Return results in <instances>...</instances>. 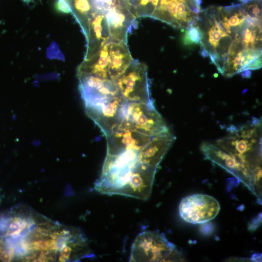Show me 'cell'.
Returning <instances> with one entry per match:
<instances>
[{"label":"cell","instance_id":"cell-3","mask_svg":"<svg viewBox=\"0 0 262 262\" xmlns=\"http://www.w3.org/2000/svg\"><path fill=\"white\" fill-rule=\"evenodd\" d=\"M182 253L163 233L152 231L140 233L133 243L130 262H181Z\"/></svg>","mask_w":262,"mask_h":262},{"label":"cell","instance_id":"cell-27","mask_svg":"<svg viewBox=\"0 0 262 262\" xmlns=\"http://www.w3.org/2000/svg\"><path fill=\"white\" fill-rule=\"evenodd\" d=\"M126 0V1H127V0Z\"/></svg>","mask_w":262,"mask_h":262},{"label":"cell","instance_id":"cell-26","mask_svg":"<svg viewBox=\"0 0 262 262\" xmlns=\"http://www.w3.org/2000/svg\"><path fill=\"white\" fill-rule=\"evenodd\" d=\"M1 248H2L1 241H0V255L1 251Z\"/></svg>","mask_w":262,"mask_h":262},{"label":"cell","instance_id":"cell-10","mask_svg":"<svg viewBox=\"0 0 262 262\" xmlns=\"http://www.w3.org/2000/svg\"><path fill=\"white\" fill-rule=\"evenodd\" d=\"M262 67V49H250L233 42L226 58L221 72L223 76L231 77L248 70Z\"/></svg>","mask_w":262,"mask_h":262},{"label":"cell","instance_id":"cell-8","mask_svg":"<svg viewBox=\"0 0 262 262\" xmlns=\"http://www.w3.org/2000/svg\"><path fill=\"white\" fill-rule=\"evenodd\" d=\"M220 206L213 197L203 194H194L183 198L179 205V213L186 222L202 224L214 218Z\"/></svg>","mask_w":262,"mask_h":262},{"label":"cell","instance_id":"cell-9","mask_svg":"<svg viewBox=\"0 0 262 262\" xmlns=\"http://www.w3.org/2000/svg\"><path fill=\"white\" fill-rule=\"evenodd\" d=\"M77 76L79 91L85 107L120 95L114 80L90 74H79Z\"/></svg>","mask_w":262,"mask_h":262},{"label":"cell","instance_id":"cell-16","mask_svg":"<svg viewBox=\"0 0 262 262\" xmlns=\"http://www.w3.org/2000/svg\"><path fill=\"white\" fill-rule=\"evenodd\" d=\"M216 7L220 22L226 32L233 40L245 21L242 4Z\"/></svg>","mask_w":262,"mask_h":262},{"label":"cell","instance_id":"cell-5","mask_svg":"<svg viewBox=\"0 0 262 262\" xmlns=\"http://www.w3.org/2000/svg\"><path fill=\"white\" fill-rule=\"evenodd\" d=\"M119 94L130 102L151 103L150 81L145 64L137 60L132 61L115 81Z\"/></svg>","mask_w":262,"mask_h":262},{"label":"cell","instance_id":"cell-12","mask_svg":"<svg viewBox=\"0 0 262 262\" xmlns=\"http://www.w3.org/2000/svg\"><path fill=\"white\" fill-rule=\"evenodd\" d=\"M109 27L111 41L127 44V37L136 17L126 4L115 7L104 14Z\"/></svg>","mask_w":262,"mask_h":262},{"label":"cell","instance_id":"cell-7","mask_svg":"<svg viewBox=\"0 0 262 262\" xmlns=\"http://www.w3.org/2000/svg\"><path fill=\"white\" fill-rule=\"evenodd\" d=\"M201 10L187 0H159L150 17L175 28L185 30L196 23Z\"/></svg>","mask_w":262,"mask_h":262},{"label":"cell","instance_id":"cell-6","mask_svg":"<svg viewBox=\"0 0 262 262\" xmlns=\"http://www.w3.org/2000/svg\"><path fill=\"white\" fill-rule=\"evenodd\" d=\"M128 101L120 95L85 107L87 116L100 129L105 136L117 130L123 121Z\"/></svg>","mask_w":262,"mask_h":262},{"label":"cell","instance_id":"cell-11","mask_svg":"<svg viewBox=\"0 0 262 262\" xmlns=\"http://www.w3.org/2000/svg\"><path fill=\"white\" fill-rule=\"evenodd\" d=\"M105 137L107 141L106 155H114L128 149L140 150L153 137L120 127Z\"/></svg>","mask_w":262,"mask_h":262},{"label":"cell","instance_id":"cell-17","mask_svg":"<svg viewBox=\"0 0 262 262\" xmlns=\"http://www.w3.org/2000/svg\"><path fill=\"white\" fill-rule=\"evenodd\" d=\"M233 42L246 49H262V24L251 23L245 19L243 26L235 35Z\"/></svg>","mask_w":262,"mask_h":262},{"label":"cell","instance_id":"cell-25","mask_svg":"<svg viewBox=\"0 0 262 262\" xmlns=\"http://www.w3.org/2000/svg\"><path fill=\"white\" fill-rule=\"evenodd\" d=\"M239 0L243 2V3H246L252 0Z\"/></svg>","mask_w":262,"mask_h":262},{"label":"cell","instance_id":"cell-1","mask_svg":"<svg viewBox=\"0 0 262 262\" xmlns=\"http://www.w3.org/2000/svg\"><path fill=\"white\" fill-rule=\"evenodd\" d=\"M262 122H252L232 131L215 143L237 161L262 166Z\"/></svg>","mask_w":262,"mask_h":262},{"label":"cell","instance_id":"cell-15","mask_svg":"<svg viewBox=\"0 0 262 262\" xmlns=\"http://www.w3.org/2000/svg\"><path fill=\"white\" fill-rule=\"evenodd\" d=\"M109 44L105 45L95 54L84 59L77 69V74H90L102 78L110 79L109 75Z\"/></svg>","mask_w":262,"mask_h":262},{"label":"cell","instance_id":"cell-23","mask_svg":"<svg viewBox=\"0 0 262 262\" xmlns=\"http://www.w3.org/2000/svg\"><path fill=\"white\" fill-rule=\"evenodd\" d=\"M251 73L250 70H246L243 71L242 73V76L244 78H249L251 76Z\"/></svg>","mask_w":262,"mask_h":262},{"label":"cell","instance_id":"cell-21","mask_svg":"<svg viewBox=\"0 0 262 262\" xmlns=\"http://www.w3.org/2000/svg\"><path fill=\"white\" fill-rule=\"evenodd\" d=\"M29 225H30L29 221L26 219L16 217L11 221L5 236L17 237L27 227H29Z\"/></svg>","mask_w":262,"mask_h":262},{"label":"cell","instance_id":"cell-13","mask_svg":"<svg viewBox=\"0 0 262 262\" xmlns=\"http://www.w3.org/2000/svg\"><path fill=\"white\" fill-rule=\"evenodd\" d=\"M87 47L84 59L99 51L111 41L106 17L103 13L97 12L90 19L87 35Z\"/></svg>","mask_w":262,"mask_h":262},{"label":"cell","instance_id":"cell-18","mask_svg":"<svg viewBox=\"0 0 262 262\" xmlns=\"http://www.w3.org/2000/svg\"><path fill=\"white\" fill-rule=\"evenodd\" d=\"M72 13L79 22L85 36L90 19L97 12L94 0H67Z\"/></svg>","mask_w":262,"mask_h":262},{"label":"cell","instance_id":"cell-14","mask_svg":"<svg viewBox=\"0 0 262 262\" xmlns=\"http://www.w3.org/2000/svg\"><path fill=\"white\" fill-rule=\"evenodd\" d=\"M109 75L116 81L133 60L127 44L111 41L109 45Z\"/></svg>","mask_w":262,"mask_h":262},{"label":"cell","instance_id":"cell-22","mask_svg":"<svg viewBox=\"0 0 262 262\" xmlns=\"http://www.w3.org/2000/svg\"><path fill=\"white\" fill-rule=\"evenodd\" d=\"M54 6L56 10L61 13H72L71 8L67 0H57Z\"/></svg>","mask_w":262,"mask_h":262},{"label":"cell","instance_id":"cell-2","mask_svg":"<svg viewBox=\"0 0 262 262\" xmlns=\"http://www.w3.org/2000/svg\"><path fill=\"white\" fill-rule=\"evenodd\" d=\"M216 7L201 10L197 24L202 34L201 48L207 51L211 61L221 73L233 39L220 22Z\"/></svg>","mask_w":262,"mask_h":262},{"label":"cell","instance_id":"cell-4","mask_svg":"<svg viewBox=\"0 0 262 262\" xmlns=\"http://www.w3.org/2000/svg\"><path fill=\"white\" fill-rule=\"evenodd\" d=\"M120 127L154 137L167 133L170 130L154 102H128L125 116Z\"/></svg>","mask_w":262,"mask_h":262},{"label":"cell","instance_id":"cell-24","mask_svg":"<svg viewBox=\"0 0 262 262\" xmlns=\"http://www.w3.org/2000/svg\"><path fill=\"white\" fill-rule=\"evenodd\" d=\"M192 5H196V3L195 0H187Z\"/></svg>","mask_w":262,"mask_h":262},{"label":"cell","instance_id":"cell-20","mask_svg":"<svg viewBox=\"0 0 262 262\" xmlns=\"http://www.w3.org/2000/svg\"><path fill=\"white\" fill-rule=\"evenodd\" d=\"M184 30L182 35V42L184 45L191 46L200 44L202 34L197 21L196 23L191 25Z\"/></svg>","mask_w":262,"mask_h":262},{"label":"cell","instance_id":"cell-19","mask_svg":"<svg viewBox=\"0 0 262 262\" xmlns=\"http://www.w3.org/2000/svg\"><path fill=\"white\" fill-rule=\"evenodd\" d=\"M159 0H128L126 5L131 13L136 17H151Z\"/></svg>","mask_w":262,"mask_h":262}]
</instances>
